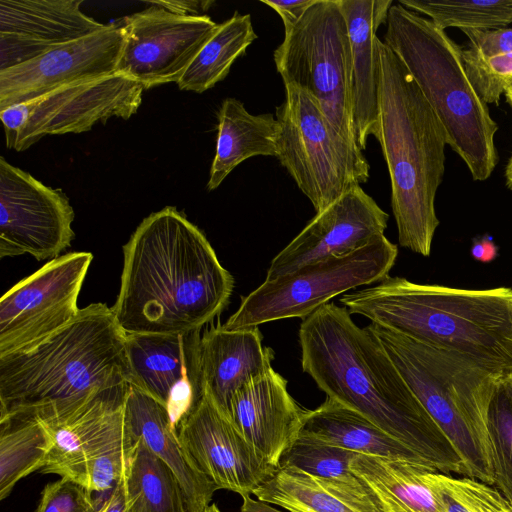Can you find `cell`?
<instances>
[{"label":"cell","instance_id":"obj_1","mask_svg":"<svg viewBox=\"0 0 512 512\" xmlns=\"http://www.w3.org/2000/svg\"><path fill=\"white\" fill-rule=\"evenodd\" d=\"M345 307L329 302L299 328L302 370L327 397L350 407L437 471L466 475L455 447L412 392L387 352Z\"/></svg>","mask_w":512,"mask_h":512},{"label":"cell","instance_id":"obj_2","mask_svg":"<svg viewBox=\"0 0 512 512\" xmlns=\"http://www.w3.org/2000/svg\"><path fill=\"white\" fill-rule=\"evenodd\" d=\"M234 278L175 207L147 216L123 246L115 320L126 334L199 331L228 305Z\"/></svg>","mask_w":512,"mask_h":512},{"label":"cell","instance_id":"obj_3","mask_svg":"<svg viewBox=\"0 0 512 512\" xmlns=\"http://www.w3.org/2000/svg\"><path fill=\"white\" fill-rule=\"evenodd\" d=\"M339 301L350 314L512 376L511 288L459 289L387 276Z\"/></svg>","mask_w":512,"mask_h":512},{"label":"cell","instance_id":"obj_4","mask_svg":"<svg viewBox=\"0 0 512 512\" xmlns=\"http://www.w3.org/2000/svg\"><path fill=\"white\" fill-rule=\"evenodd\" d=\"M125 340L111 308L92 303L34 347L1 357L0 418L49 420L129 384Z\"/></svg>","mask_w":512,"mask_h":512},{"label":"cell","instance_id":"obj_5","mask_svg":"<svg viewBox=\"0 0 512 512\" xmlns=\"http://www.w3.org/2000/svg\"><path fill=\"white\" fill-rule=\"evenodd\" d=\"M378 121L373 136L391 181V205L402 247L431 253L436 228L435 196L445 170L446 131L401 59L374 41Z\"/></svg>","mask_w":512,"mask_h":512},{"label":"cell","instance_id":"obj_6","mask_svg":"<svg viewBox=\"0 0 512 512\" xmlns=\"http://www.w3.org/2000/svg\"><path fill=\"white\" fill-rule=\"evenodd\" d=\"M386 25L383 42L401 59L433 108L447 144L474 180L488 179L498 162V126L467 78L461 47L431 20L399 3L390 7Z\"/></svg>","mask_w":512,"mask_h":512},{"label":"cell","instance_id":"obj_7","mask_svg":"<svg viewBox=\"0 0 512 512\" xmlns=\"http://www.w3.org/2000/svg\"><path fill=\"white\" fill-rule=\"evenodd\" d=\"M394 365L461 457L467 477L493 486L488 409L501 377L460 354L371 323Z\"/></svg>","mask_w":512,"mask_h":512},{"label":"cell","instance_id":"obj_8","mask_svg":"<svg viewBox=\"0 0 512 512\" xmlns=\"http://www.w3.org/2000/svg\"><path fill=\"white\" fill-rule=\"evenodd\" d=\"M273 56L284 86L309 93L337 134L358 147L352 122L351 43L339 0H315L284 30Z\"/></svg>","mask_w":512,"mask_h":512},{"label":"cell","instance_id":"obj_9","mask_svg":"<svg viewBox=\"0 0 512 512\" xmlns=\"http://www.w3.org/2000/svg\"><path fill=\"white\" fill-rule=\"evenodd\" d=\"M276 108V157L317 213L369 178L370 166L358 147L333 129L309 93L286 85Z\"/></svg>","mask_w":512,"mask_h":512},{"label":"cell","instance_id":"obj_10","mask_svg":"<svg viewBox=\"0 0 512 512\" xmlns=\"http://www.w3.org/2000/svg\"><path fill=\"white\" fill-rule=\"evenodd\" d=\"M397 255V246L381 235L351 253L313 261L265 280L241 298L239 308L223 326L234 330L280 319L303 320L333 297L389 276Z\"/></svg>","mask_w":512,"mask_h":512},{"label":"cell","instance_id":"obj_11","mask_svg":"<svg viewBox=\"0 0 512 512\" xmlns=\"http://www.w3.org/2000/svg\"><path fill=\"white\" fill-rule=\"evenodd\" d=\"M144 87L112 74L59 87L0 111L6 145L18 152L46 135L81 133L112 117L128 119L142 101Z\"/></svg>","mask_w":512,"mask_h":512},{"label":"cell","instance_id":"obj_12","mask_svg":"<svg viewBox=\"0 0 512 512\" xmlns=\"http://www.w3.org/2000/svg\"><path fill=\"white\" fill-rule=\"evenodd\" d=\"M90 252H71L48 261L0 299V358L28 350L79 313L77 301Z\"/></svg>","mask_w":512,"mask_h":512},{"label":"cell","instance_id":"obj_13","mask_svg":"<svg viewBox=\"0 0 512 512\" xmlns=\"http://www.w3.org/2000/svg\"><path fill=\"white\" fill-rule=\"evenodd\" d=\"M218 25L207 15H180L149 4L119 24L123 42L115 73L144 89L177 83Z\"/></svg>","mask_w":512,"mask_h":512},{"label":"cell","instance_id":"obj_14","mask_svg":"<svg viewBox=\"0 0 512 512\" xmlns=\"http://www.w3.org/2000/svg\"><path fill=\"white\" fill-rule=\"evenodd\" d=\"M73 220L62 192L0 158V258L59 257L75 238Z\"/></svg>","mask_w":512,"mask_h":512},{"label":"cell","instance_id":"obj_15","mask_svg":"<svg viewBox=\"0 0 512 512\" xmlns=\"http://www.w3.org/2000/svg\"><path fill=\"white\" fill-rule=\"evenodd\" d=\"M200 330L183 334H126L127 379L169 411L178 427L204 396Z\"/></svg>","mask_w":512,"mask_h":512},{"label":"cell","instance_id":"obj_16","mask_svg":"<svg viewBox=\"0 0 512 512\" xmlns=\"http://www.w3.org/2000/svg\"><path fill=\"white\" fill-rule=\"evenodd\" d=\"M196 467L218 489L250 496L275 470L204 393L177 427Z\"/></svg>","mask_w":512,"mask_h":512},{"label":"cell","instance_id":"obj_17","mask_svg":"<svg viewBox=\"0 0 512 512\" xmlns=\"http://www.w3.org/2000/svg\"><path fill=\"white\" fill-rule=\"evenodd\" d=\"M122 42L119 24H109L96 33L0 70V111L65 85L114 74Z\"/></svg>","mask_w":512,"mask_h":512},{"label":"cell","instance_id":"obj_18","mask_svg":"<svg viewBox=\"0 0 512 512\" xmlns=\"http://www.w3.org/2000/svg\"><path fill=\"white\" fill-rule=\"evenodd\" d=\"M389 215L361 186L334 201L271 261L265 280L288 274L307 263L351 253L384 235Z\"/></svg>","mask_w":512,"mask_h":512},{"label":"cell","instance_id":"obj_19","mask_svg":"<svg viewBox=\"0 0 512 512\" xmlns=\"http://www.w3.org/2000/svg\"><path fill=\"white\" fill-rule=\"evenodd\" d=\"M83 0H0V70L107 25L81 11Z\"/></svg>","mask_w":512,"mask_h":512},{"label":"cell","instance_id":"obj_20","mask_svg":"<svg viewBox=\"0 0 512 512\" xmlns=\"http://www.w3.org/2000/svg\"><path fill=\"white\" fill-rule=\"evenodd\" d=\"M303 409L287 390V380L273 368L238 391L230 420L245 439L273 466L302 429Z\"/></svg>","mask_w":512,"mask_h":512},{"label":"cell","instance_id":"obj_21","mask_svg":"<svg viewBox=\"0 0 512 512\" xmlns=\"http://www.w3.org/2000/svg\"><path fill=\"white\" fill-rule=\"evenodd\" d=\"M262 340L258 326L229 330L217 325L201 335L204 391L229 419L235 394L272 369L274 352Z\"/></svg>","mask_w":512,"mask_h":512},{"label":"cell","instance_id":"obj_22","mask_svg":"<svg viewBox=\"0 0 512 512\" xmlns=\"http://www.w3.org/2000/svg\"><path fill=\"white\" fill-rule=\"evenodd\" d=\"M124 413L128 428L177 477L188 512H201L210 505L218 488L194 464L183 447L172 417L157 400L129 385Z\"/></svg>","mask_w":512,"mask_h":512},{"label":"cell","instance_id":"obj_23","mask_svg":"<svg viewBox=\"0 0 512 512\" xmlns=\"http://www.w3.org/2000/svg\"><path fill=\"white\" fill-rule=\"evenodd\" d=\"M352 51V122L358 148L366 149L378 121L377 62L374 41L386 24L392 0H339Z\"/></svg>","mask_w":512,"mask_h":512},{"label":"cell","instance_id":"obj_24","mask_svg":"<svg viewBox=\"0 0 512 512\" xmlns=\"http://www.w3.org/2000/svg\"><path fill=\"white\" fill-rule=\"evenodd\" d=\"M349 469L379 512H447L428 465L355 453Z\"/></svg>","mask_w":512,"mask_h":512},{"label":"cell","instance_id":"obj_25","mask_svg":"<svg viewBox=\"0 0 512 512\" xmlns=\"http://www.w3.org/2000/svg\"><path fill=\"white\" fill-rule=\"evenodd\" d=\"M253 495L288 512H379L357 476L329 479L294 466L278 467Z\"/></svg>","mask_w":512,"mask_h":512},{"label":"cell","instance_id":"obj_26","mask_svg":"<svg viewBox=\"0 0 512 512\" xmlns=\"http://www.w3.org/2000/svg\"><path fill=\"white\" fill-rule=\"evenodd\" d=\"M128 388L129 384L109 389L72 411L42 420L52 434L53 447L40 472L59 475L86 488L87 450L110 415L124 403Z\"/></svg>","mask_w":512,"mask_h":512},{"label":"cell","instance_id":"obj_27","mask_svg":"<svg viewBox=\"0 0 512 512\" xmlns=\"http://www.w3.org/2000/svg\"><path fill=\"white\" fill-rule=\"evenodd\" d=\"M300 433L358 454L430 466L364 415L327 396L317 408L305 409Z\"/></svg>","mask_w":512,"mask_h":512},{"label":"cell","instance_id":"obj_28","mask_svg":"<svg viewBox=\"0 0 512 512\" xmlns=\"http://www.w3.org/2000/svg\"><path fill=\"white\" fill-rule=\"evenodd\" d=\"M279 123L272 113L253 115L235 98H226L218 111L216 152L207 189L212 191L241 162L253 156H275Z\"/></svg>","mask_w":512,"mask_h":512},{"label":"cell","instance_id":"obj_29","mask_svg":"<svg viewBox=\"0 0 512 512\" xmlns=\"http://www.w3.org/2000/svg\"><path fill=\"white\" fill-rule=\"evenodd\" d=\"M53 447L46 424L31 414L0 418V499H5L16 483L40 471Z\"/></svg>","mask_w":512,"mask_h":512},{"label":"cell","instance_id":"obj_30","mask_svg":"<svg viewBox=\"0 0 512 512\" xmlns=\"http://www.w3.org/2000/svg\"><path fill=\"white\" fill-rule=\"evenodd\" d=\"M256 39L251 16L236 11L218 25L177 82L178 88L196 93L212 88L228 75L234 61Z\"/></svg>","mask_w":512,"mask_h":512},{"label":"cell","instance_id":"obj_31","mask_svg":"<svg viewBox=\"0 0 512 512\" xmlns=\"http://www.w3.org/2000/svg\"><path fill=\"white\" fill-rule=\"evenodd\" d=\"M123 483L131 512H188L177 477L140 439L124 472Z\"/></svg>","mask_w":512,"mask_h":512},{"label":"cell","instance_id":"obj_32","mask_svg":"<svg viewBox=\"0 0 512 512\" xmlns=\"http://www.w3.org/2000/svg\"><path fill=\"white\" fill-rule=\"evenodd\" d=\"M124 403L110 415L87 450L86 488L91 494L111 492L135 450L137 440L126 423Z\"/></svg>","mask_w":512,"mask_h":512},{"label":"cell","instance_id":"obj_33","mask_svg":"<svg viewBox=\"0 0 512 512\" xmlns=\"http://www.w3.org/2000/svg\"><path fill=\"white\" fill-rule=\"evenodd\" d=\"M405 8L421 12L440 29H498L512 23V1L399 0Z\"/></svg>","mask_w":512,"mask_h":512},{"label":"cell","instance_id":"obj_34","mask_svg":"<svg viewBox=\"0 0 512 512\" xmlns=\"http://www.w3.org/2000/svg\"><path fill=\"white\" fill-rule=\"evenodd\" d=\"M487 425L492 448L493 486L512 505V385L508 377L496 386Z\"/></svg>","mask_w":512,"mask_h":512},{"label":"cell","instance_id":"obj_35","mask_svg":"<svg viewBox=\"0 0 512 512\" xmlns=\"http://www.w3.org/2000/svg\"><path fill=\"white\" fill-rule=\"evenodd\" d=\"M355 452L330 445L299 433L297 439L282 455L279 466H294L310 474L329 479H353L349 469Z\"/></svg>","mask_w":512,"mask_h":512},{"label":"cell","instance_id":"obj_36","mask_svg":"<svg viewBox=\"0 0 512 512\" xmlns=\"http://www.w3.org/2000/svg\"><path fill=\"white\" fill-rule=\"evenodd\" d=\"M435 482L447 512H512V505L494 486L441 472H436Z\"/></svg>","mask_w":512,"mask_h":512},{"label":"cell","instance_id":"obj_37","mask_svg":"<svg viewBox=\"0 0 512 512\" xmlns=\"http://www.w3.org/2000/svg\"><path fill=\"white\" fill-rule=\"evenodd\" d=\"M462 62L473 89L487 104L498 105L500 97L512 85V53L482 56L462 49Z\"/></svg>","mask_w":512,"mask_h":512},{"label":"cell","instance_id":"obj_38","mask_svg":"<svg viewBox=\"0 0 512 512\" xmlns=\"http://www.w3.org/2000/svg\"><path fill=\"white\" fill-rule=\"evenodd\" d=\"M91 493L67 478L47 484L35 512H96Z\"/></svg>","mask_w":512,"mask_h":512},{"label":"cell","instance_id":"obj_39","mask_svg":"<svg viewBox=\"0 0 512 512\" xmlns=\"http://www.w3.org/2000/svg\"><path fill=\"white\" fill-rule=\"evenodd\" d=\"M462 32L469 39L467 48L482 56L512 53V28L463 29Z\"/></svg>","mask_w":512,"mask_h":512},{"label":"cell","instance_id":"obj_40","mask_svg":"<svg viewBox=\"0 0 512 512\" xmlns=\"http://www.w3.org/2000/svg\"><path fill=\"white\" fill-rule=\"evenodd\" d=\"M314 1L315 0H261L262 3L268 5L279 14L284 24V30L296 24Z\"/></svg>","mask_w":512,"mask_h":512},{"label":"cell","instance_id":"obj_41","mask_svg":"<svg viewBox=\"0 0 512 512\" xmlns=\"http://www.w3.org/2000/svg\"><path fill=\"white\" fill-rule=\"evenodd\" d=\"M147 4L160 6L172 13L189 16H199L207 11L214 1L210 0H158L147 1Z\"/></svg>","mask_w":512,"mask_h":512},{"label":"cell","instance_id":"obj_42","mask_svg":"<svg viewBox=\"0 0 512 512\" xmlns=\"http://www.w3.org/2000/svg\"><path fill=\"white\" fill-rule=\"evenodd\" d=\"M96 512H131L126 501L123 477Z\"/></svg>","mask_w":512,"mask_h":512},{"label":"cell","instance_id":"obj_43","mask_svg":"<svg viewBox=\"0 0 512 512\" xmlns=\"http://www.w3.org/2000/svg\"><path fill=\"white\" fill-rule=\"evenodd\" d=\"M471 255L477 261L490 262L497 256V246L490 236L485 235L474 241Z\"/></svg>","mask_w":512,"mask_h":512},{"label":"cell","instance_id":"obj_44","mask_svg":"<svg viewBox=\"0 0 512 512\" xmlns=\"http://www.w3.org/2000/svg\"><path fill=\"white\" fill-rule=\"evenodd\" d=\"M242 499L240 512H282L272 507L269 503L255 500L250 496H244Z\"/></svg>","mask_w":512,"mask_h":512},{"label":"cell","instance_id":"obj_45","mask_svg":"<svg viewBox=\"0 0 512 512\" xmlns=\"http://www.w3.org/2000/svg\"><path fill=\"white\" fill-rule=\"evenodd\" d=\"M505 179H506V185L507 187L512 190V154L508 160V163L506 165L505 169Z\"/></svg>","mask_w":512,"mask_h":512},{"label":"cell","instance_id":"obj_46","mask_svg":"<svg viewBox=\"0 0 512 512\" xmlns=\"http://www.w3.org/2000/svg\"><path fill=\"white\" fill-rule=\"evenodd\" d=\"M201 512H221L220 509L215 504H210Z\"/></svg>","mask_w":512,"mask_h":512},{"label":"cell","instance_id":"obj_47","mask_svg":"<svg viewBox=\"0 0 512 512\" xmlns=\"http://www.w3.org/2000/svg\"><path fill=\"white\" fill-rule=\"evenodd\" d=\"M505 96H506L507 102L512 107V85L506 90Z\"/></svg>","mask_w":512,"mask_h":512},{"label":"cell","instance_id":"obj_48","mask_svg":"<svg viewBox=\"0 0 512 512\" xmlns=\"http://www.w3.org/2000/svg\"><path fill=\"white\" fill-rule=\"evenodd\" d=\"M508 379H509V381H510V383L512 385V376L508 377Z\"/></svg>","mask_w":512,"mask_h":512}]
</instances>
